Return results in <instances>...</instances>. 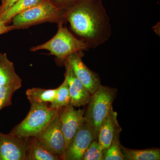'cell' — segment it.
Wrapping results in <instances>:
<instances>
[{
	"mask_svg": "<svg viewBox=\"0 0 160 160\" xmlns=\"http://www.w3.org/2000/svg\"><path fill=\"white\" fill-rule=\"evenodd\" d=\"M64 16L76 37L95 49L109 39L112 33L109 17L102 0H78L65 10Z\"/></svg>",
	"mask_w": 160,
	"mask_h": 160,
	"instance_id": "cell-1",
	"label": "cell"
},
{
	"mask_svg": "<svg viewBox=\"0 0 160 160\" xmlns=\"http://www.w3.org/2000/svg\"><path fill=\"white\" fill-rule=\"evenodd\" d=\"M58 30L55 35L48 42L31 47L30 51L35 52L46 49L49 55L54 56L59 64L64 65L66 58L73 52L89 50V46L72 34L64 23H58Z\"/></svg>",
	"mask_w": 160,
	"mask_h": 160,
	"instance_id": "cell-2",
	"label": "cell"
},
{
	"mask_svg": "<svg viewBox=\"0 0 160 160\" xmlns=\"http://www.w3.org/2000/svg\"><path fill=\"white\" fill-rule=\"evenodd\" d=\"M45 103H31V108L26 118L15 127L10 133L20 138L37 135L50 124L58 109H52Z\"/></svg>",
	"mask_w": 160,
	"mask_h": 160,
	"instance_id": "cell-3",
	"label": "cell"
},
{
	"mask_svg": "<svg viewBox=\"0 0 160 160\" xmlns=\"http://www.w3.org/2000/svg\"><path fill=\"white\" fill-rule=\"evenodd\" d=\"M65 11L58 9L49 1L43 0L38 5L14 17L11 22L19 29H25L42 23L64 24L67 22L64 16Z\"/></svg>",
	"mask_w": 160,
	"mask_h": 160,
	"instance_id": "cell-4",
	"label": "cell"
},
{
	"mask_svg": "<svg viewBox=\"0 0 160 160\" xmlns=\"http://www.w3.org/2000/svg\"><path fill=\"white\" fill-rule=\"evenodd\" d=\"M117 94V89L116 88L102 85L91 94L85 111L84 118L86 122L98 132L112 107Z\"/></svg>",
	"mask_w": 160,
	"mask_h": 160,
	"instance_id": "cell-5",
	"label": "cell"
},
{
	"mask_svg": "<svg viewBox=\"0 0 160 160\" xmlns=\"http://www.w3.org/2000/svg\"><path fill=\"white\" fill-rule=\"evenodd\" d=\"M98 132L86 121L80 126L64 150L63 160H81L92 142L98 139Z\"/></svg>",
	"mask_w": 160,
	"mask_h": 160,
	"instance_id": "cell-6",
	"label": "cell"
},
{
	"mask_svg": "<svg viewBox=\"0 0 160 160\" xmlns=\"http://www.w3.org/2000/svg\"><path fill=\"white\" fill-rule=\"evenodd\" d=\"M35 137L43 147L52 153L59 156L62 159L65 140L60 125L58 110L50 124Z\"/></svg>",
	"mask_w": 160,
	"mask_h": 160,
	"instance_id": "cell-7",
	"label": "cell"
},
{
	"mask_svg": "<svg viewBox=\"0 0 160 160\" xmlns=\"http://www.w3.org/2000/svg\"><path fill=\"white\" fill-rule=\"evenodd\" d=\"M83 51L77 52L68 56L66 60L75 74L92 94L101 86V81L97 73L92 71L83 62Z\"/></svg>",
	"mask_w": 160,
	"mask_h": 160,
	"instance_id": "cell-8",
	"label": "cell"
},
{
	"mask_svg": "<svg viewBox=\"0 0 160 160\" xmlns=\"http://www.w3.org/2000/svg\"><path fill=\"white\" fill-rule=\"evenodd\" d=\"M28 138L0 132V160H26Z\"/></svg>",
	"mask_w": 160,
	"mask_h": 160,
	"instance_id": "cell-9",
	"label": "cell"
},
{
	"mask_svg": "<svg viewBox=\"0 0 160 160\" xmlns=\"http://www.w3.org/2000/svg\"><path fill=\"white\" fill-rule=\"evenodd\" d=\"M85 111L84 109H76L71 104L58 109L60 125L65 140V149L85 122Z\"/></svg>",
	"mask_w": 160,
	"mask_h": 160,
	"instance_id": "cell-10",
	"label": "cell"
},
{
	"mask_svg": "<svg viewBox=\"0 0 160 160\" xmlns=\"http://www.w3.org/2000/svg\"><path fill=\"white\" fill-rule=\"evenodd\" d=\"M65 78L69 86L71 97L70 104L75 108L86 106L91 98V94L75 74L69 63L65 60Z\"/></svg>",
	"mask_w": 160,
	"mask_h": 160,
	"instance_id": "cell-11",
	"label": "cell"
},
{
	"mask_svg": "<svg viewBox=\"0 0 160 160\" xmlns=\"http://www.w3.org/2000/svg\"><path fill=\"white\" fill-rule=\"evenodd\" d=\"M117 117V112L113 110V107H111L98 132V142L103 150L109 147L116 132L121 128Z\"/></svg>",
	"mask_w": 160,
	"mask_h": 160,
	"instance_id": "cell-12",
	"label": "cell"
},
{
	"mask_svg": "<svg viewBox=\"0 0 160 160\" xmlns=\"http://www.w3.org/2000/svg\"><path fill=\"white\" fill-rule=\"evenodd\" d=\"M22 82L13 63L8 59L6 53L0 52V86Z\"/></svg>",
	"mask_w": 160,
	"mask_h": 160,
	"instance_id": "cell-13",
	"label": "cell"
},
{
	"mask_svg": "<svg viewBox=\"0 0 160 160\" xmlns=\"http://www.w3.org/2000/svg\"><path fill=\"white\" fill-rule=\"evenodd\" d=\"M62 158L43 147L35 137L28 138L26 160H60Z\"/></svg>",
	"mask_w": 160,
	"mask_h": 160,
	"instance_id": "cell-14",
	"label": "cell"
},
{
	"mask_svg": "<svg viewBox=\"0 0 160 160\" xmlns=\"http://www.w3.org/2000/svg\"><path fill=\"white\" fill-rule=\"evenodd\" d=\"M124 160H159V148H149L144 149H129L120 145Z\"/></svg>",
	"mask_w": 160,
	"mask_h": 160,
	"instance_id": "cell-15",
	"label": "cell"
},
{
	"mask_svg": "<svg viewBox=\"0 0 160 160\" xmlns=\"http://www.w3.org/2000/svg\"><path fill=\"white\" fill-rule=\"evenodd\" d=\"M43 0H18L5 12L0 14V20L8 25L16 16L38 5Z\"/></svg>",
	"mask_w": 160,
	"mask_h": 160,
	"instance_id": "cell-16",
	"label": "cell"
},
{
	"mask_svg": "<svg viewBox=\"0 0 160 160\" xmlns=\"http://www.w3.org/2000/svg\"><path fill=\"white\" fill-rule=\"evenodd\" d=\"M57 89H45L32 88L27 89L26 95L29 102L50 104L54 100Z\"/></svg>",
	"mask_w": 160,
	"mask_h": 160,
	"instance_id": "cell-17",
	"label": "cell"
},
{
	"mask_svg": "<svg viewBox=\"0 0 160 160\" xmlns=\"http://www.w3.org/2000/svg\"><path fill=\"white\" fill-rule=\"evenodd\" d=\"M71 97L69 86L66 79L59 87L57 88L56 95L54 100L50 104L52 109H60L70 104Z\"/></svg>",
	"mask_w": 160,
	"mask_h": 160,
	"instance_id": "cell-18",
	"label": "cell"
},
{
	"mask_svg": "<svg viewBox=\"0 0 160 160\" xmlns=\"http://www.w3.org/2000/svg\"><path fill=\"white\" fill-rule=\"evenodd\" d=\"M122 128L116 132L109 147L103 150V160H124L120 147V135Z\"/></svg>",
	"mask_w": 160,
	"mask_h": 160,
	"instance_id": "cell-19",
	"label": "cell"
},
{
	"mask_svg": "<svg viewBox=\"0 0 160 160\" xmlns=\"http://www.w3.org/2000/svg\"><path fill=\"white\" fill-rule=\"evenodd\" d=\"M22 87V83H14L0 86V110L11 106L13 93Z\"/></svg>",
	"mask_w": 160,
	"mask_h": 160,
	"instance_id": "cell-20",
	"label": "cell"
},
{
	"mask_svg": "<svg viewBox=\"0 0 160 160\" xmlns=\"http://www.w3.org/2000/svg\"><path fill=\"white\" fill-rule=\"evenodd\" d=\"M103 150L98 139L92 141L81 160H103Z\"/></svg>",
	"mask_w": 160,
	"mask_h": 160,
	"instance_id": "cell-21",
	"label": "cell"
},
{
	"mask_svg": "<svg viewBox=\"0 0 160 160\" xmlns=\"http://www.w3.org/2000/svg\"><path fill=\"white\" fill-rule=\"evenodd\" d=\"M58 9L65 11L78 0H49Z\"/></svg>",
	"mask_w": 160,
	"mask_h": 160,
	"instance_id": "cell-22",
	"label": "cell"
},
{
	"mask_svg": "<svg viewBox=\"0 0 160 160\" xmlns=\"http://www.w3.org/2000/svg\"><path fill=\"white\" fill-rule=\"evenodd\" d=\"M18 0H1L0 14L5 12Z\"/></svg>",
	"mask_w": 160,
	"mask_h": 160,
	"instance_id": "cell-23",
	"label": "cell"
},
{
	"mask_svg": "<svg viewBox=\"0 0 160 160\" xmlns=\"http://www.w3.org/2000/svg\"><path fill=\"white\" fill-rule=\"evenodd\" d=\"M14 29H19L16 26H8L0 20V35L7 33L9 32Z\"/></svg>",
	"mask_w": 160,
	"mask_h": 160,
	"instance_id": "cell-24",
	"label": "cell"
},
{
	"mask_svg": "<svg viewBox=\"0 0 160 160\" xmlns=\"http://www.w3.org/2000/svg\"><path fill=\"white\" fill-rule=\"evenodd\" d=\"M153 29H154V31L157 33L158 35L159 33L160 36V31H158V29L160 30V23H158L157 25H156L153 27Z\"/></svg>",
	"mask_w": 160,
	"mask_h": 160,
	"instance_id": "cell-25",
	"label": "cell"
}]
</instances>
